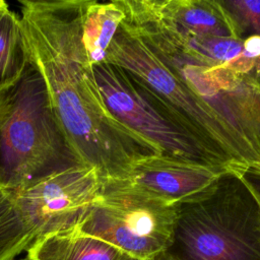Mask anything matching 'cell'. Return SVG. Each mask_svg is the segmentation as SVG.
I'll return each mask as SVG.
<instances>
[{"instance_id": "8992f818", "label": "cell", "mask_w": 260, "mask_h": 260, "mask_svg": "<svg viewBox=\"0 0 260 260\" xmlns=\"http://www.w3.org/2000/svg\"><path fill=\"white\" fill-rule=\"evenodd\" d=\"M92 72L110 113L165 155L229 167L166 116L122 69L103 62L93 65Z\"/></svg>"}, {"instance_id": "5b68a950", "label": "cell", "mask_w": 260, "mask_h": 260, "mask_svg": "<svg viewBox=\"0 0 260 260\" xmlns=\"http://www.w3.org/2000/svg\"><path fill=\"white\" fill-rule=\"evenodd\" d=\"M180 207L122 182L103 184L96 202L78 229L130 258L154 260L174 246Z\"/></svg>"}, {"instance_id": "d6986e66", "label": "cell", "mask_w": 260, "mask_h": 260, "mask_svg": "<svg viewBox=\"0 0 260 260\" xmlns=\"http://www.w3.org/2000/svg\"><path fill=\"white\" fill-rule=\"evenodd\" d=\"M15 260H30L27 256H25V257H23V258H19V259H15Z\"/></svg>"}, {"instance_id": "ac0fdd59", "label": "cell", "mask_w": 260, "mask_h": 260, "mask_svg": "<svg viewBox=\"0 0 260 260\" xmlns=\"http://www.w3.org/2000/svg\"><path fill=\"white\" fill-rule=\"evenodd\" d=\"M6 7H8L7 3H6L5 1H3V0H0V10H1V9H4V8H6Z\"/></svg>"}, {"instance_id": "5bb4252c", "label": "cell", "mask_w": 260, "mask_h": 260, "mask_svg": "<svg viewBox=\"0 0 260 260\" xmlns=\"http://www.w3.org/2000/svg\"><path fill=\"white\" fill-rule=\"evenodd\" d=\"M34 241L35 236L20 217L10 191L0 187V260H15Z\"/></svg>"}, {"instance_id": "3957f363", "label": "cell", "mask_w": 260, "mask_h": 260, "mask_svg": "<svg viewBox=\"0 0 260 260\" xmlns=\"http://www.w3.org/2000/svg\"><path fill=\"white\" fill-rule=\"evenodd\" d=\"M78 165L45 81L29 63L0 102V187L19 189Z\"/></svg>"}, {"instance_id": "8fae6325", "label": "cell", "mask_w": 260, "mask_h": 260, "mask_svg": "<svg viewBox=\"0 0 260 260\" xmlns=\"http://www.w3.org/2000/svg\"><path fill=\"white\" fill-rule=\"evenodd\" d=\"M80 37L88 63L106 62L108 50L126 18L123 0L98 2L80 0Z\"/></svg>"}, {"instance_id": "277c9868", "label": "cell", "mask_w": 260, "mask_h": 260, "mask_svg": "<svg viewBox=\"0 0 260 260\" xmlns=\"http://www.w3.org/2000/svg\"><path fill=\"white\" fill-rule=\"evenodd\" d=\"M174 246L185 260H260V207L239 172L181 205Z\"/></svg>"}, {"instance_id": "4fadbf2b", "label": "cell", "mask_w": 260, "mask_h": 260, "mask_svg": "<svg viewBox=\"0 0 260 260\" xmlns=\"http://www.w3.org/2000/svg\"><path fill=\"white\" fill-rule=\"evenodd\" d=\"M242 126L254 147L260 152V81L254 75L233 73L225 86Z\"/></svg>"}, {"instance_id": "52a82bcc", "label": "cell", "mask_w": 260, "mask_h": 260, "mask_svg": "<svg viewBox=\"0 0 260 260\" xmlns=\"http://www.w3.org/2000/svg\"><path fill=\"white\" fill-rule=\"evenodd\" d=\"M102 187L93 168L78 165L9 191L36 240L78 228L96 202Z\"/></svg>"}, {"instance_id": "2e32d148", "label": "cell", "mask_w": 260, "mask_h": 260, "mask_svg": "<svg viewBox=\"0 0 260 260\" xmlns=\"http://www.w3.org/2000/svg\"><path fill=\"white\" fill-rule=\"evenodd\" d=\"M239 175L255 196L260 207V169L248 168L242 172H239Z\"/></svg>"}, {"instance_id": "ffe728a7", "label": "cell", "mask_w": 260, "mask_h": 260, "mask_svg": "<svg viewBox=\"0 0 260 260\" xmlns=\"http://www.w3.org/2000/svg\"><path fill=\"white\" fill-rule=\"evenodd\" d=\"M2 93H3V91L0 92V102H1V99H2Z\"/></svg>"}, {"instance_id": "6da1fadb", "label": "cell", "mask_w": 260, "mask_h": 260, "mask_svg": "<svg viewBox=\"0 0 260 260\" xmlns=\"http://www.w3.org/2000/svg\"><path fill=\"white\" fill-rule=\"evenodd\" d=\"M79 8L80 0H22L19 17L29 63L72 149L108 184L123 180L139 158L164 153L106 107L81 44Z\"/></svg>"}, {"instance_id": "44dd1931", "label": "cell", "mask_w": 260, "mask_h": 260, "mask_svg": "<svg viewBox=\"0 0 260 260\" xmlns=\"http://www.w3.org/2000/svg\"><path fill=\"white\" fill-rule=\"evenodd\" d=\"M129 260H138V259H133V258H130Z\"/></svg>"}, {"instance_id": "9a60e30c", "label": "cell", "mask_w": 260, "mask_h": 260, "mask_svg": "<svg viewBox=\"0 0 260 260\" xmlns=\"http://www.w3.org/2000/svg\"><path fill=\"white\" fill-rule=\"evenodd\" d=\"M240 39L260 36V0H218Z\"/></svg>"}, {"instance_id": "ba28073f", "label": "cell", "mask_w": 260, "mask_h": 260, "mask_svg": "<svg viewBox=\"0 0 260 260\" xmlns=\"http://www.w3.org/2000/svg\"><path fill=\"white\" fill-rule=\"evenodd\" d=\"M232 172L237 171L221 165L154 154L139 158L128 175L118 182L181 206L210 195L220 180Z\"/></svg>"}, {"instance_id": "e0dca14e", "label": "cell", "mask_w": 260, "mask_h": 260, "mask_svg": "<svg viewBox=\"0 0 260 260\" xmlns=\"http://www.w3.org/2000/svg\"><path fill=\"white\" fill-rule=\"evenodd\" d=\"M154 260H185L181 256H179L177 253L173 252L172 250L157 256Z\"/></svg>"}, {"instance_id": "30bf717a", "label": "cell", "mask_w": 260, "mask_h": 260, "mask_svg": "<svg viewBox=\"0 0 260 260\" xmlns=\"http://www.w3.org/2000/svg\"><path fill=\"white\" fill-rule=\"evenodd\" d=\"M30 260H129L112 244L82 233L78 228L38 238L28 248Z\"/></svg>"}, {"instance_id": "7c38bea8", "label": "cell", "mask_w": 260, "mask_h": 260, "mask_svg": "<svg viewBox=\"0 0 260 260\" xmlns=\"http://www.w3.org/2000/svg\"><path fill=\"white\" fill-rule=\"evenodd\" d=\"M29 65L20 17L8 7L0 10V92L13 86Z\"/></svg>"}, {"instance_id": "7a4b0ae2", "label": "cell", "mask_w": 260, "mask_h": 260, "mask_svg": "<svg viewBox=\"0 0 260 260\" xmlns=\"http://www.w3.org/2000/svg\"><path fill=\"white\" fill-rule=\"evenodd\" d=\"M106 62L122 69L166 116L222 162L237 172L260 169V154L191 92L125 21L108 50Z\"/></svg>"}, {"instance_id": "9c48e42d", "label": "cell", "mask_w": 260, "mask_h": 260, "mask_svg": "<svg viewBox=\"0 0 260 260\" xmlns=\"http://www.w3.org/2000/svg\"><path fill=\"white\" fill-rule=\"evenodd\" d=\"M123 3L126 18L156 23L177 36L240 39L218 0H123Z\"/></svg>"}]
</instances>
